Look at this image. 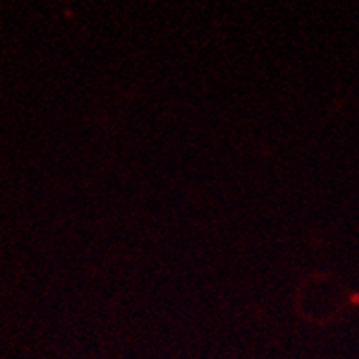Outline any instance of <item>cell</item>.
Returning <instances> with one entry per match:
<instances>
[{"mask_svg":"<svg viewBox=\"0 0 359 359\" xmlns=\"http://www.w3.org/2000/svg\"><path fill=\"white\" fill-rule=\"evenodd\" d=\"M336 277L325 271L304 275L293 290L292 304L297 316L310 323H321V317L332 306H343L339 301V286Z\"/></svg>","mask_w":359,"mask_h":359,"instance_id":"obj_1","label":"cell"}]
</instances>
